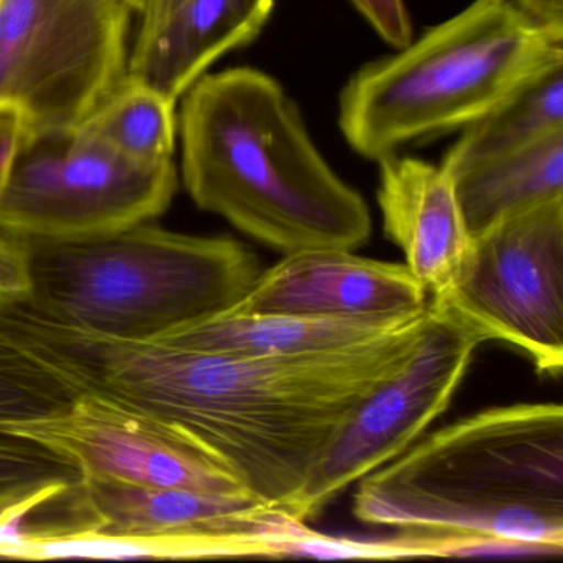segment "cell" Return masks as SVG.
<instances>
[{"mask_svg": "<svg viewBox=\"0 0 563 563\" xmlns=\"http://www.w3.org/2000/svg\"><path fill=\"white\" fill-rule=\"evenodd\" d=\"M32 295L31 258L25 240L0 232V308L27 302Z\"/></svg>", "mask_w": 563, "mask_h": 563, "instance_id": "obj_19", "label": "cell"}, {"mask_svg": "<svg viewBox=\"0 0 563 563\" xmlns=\"http://www.w3.org/2000/svg\"><path fill=\"white\" fill-rule=\"evenodd\" d=\"M183 98V179L200 209L283 256L368 242L364 197L321 156L275 78L233 68L203 75Z\"/></svg>", "mask_w": 563, "mask_h": 563, "instance_id": "obj_3", "label": "cell"}, {"mask_svg": "<svg viewBox=\"0 0 563 563\" xmlns=\"http://www.w3.org/2000/svg\"><path fill=\"white\" fill-rule=\"evenodd\" d=\"M32 131L34 128L31 121L18 107L0 103V196L8 186L15 159Z\"/></svg>", "mask_w": 563, "mask_h": 563, "instance_id": "obj_21", "label": "cell"}, {"mask_svg": "<svg viewBox=\"0 0 563 563\" xmlns=\"http://www.w3.org/2000/svg\"><path fill=\"white\" fill-rule=\"evenodd\" d=\"M378 164L385 235L401 250L431 305H441L463 278L473 250L453 179L417 157L390 154Z\"/></svg>", "mask_w": 563, "mask_h": 563, "instance_id": "obj_13", "label": "cell"}, {"mask_svg": "<svg viewBox=\"0 0 563 563\" xmlns=\"http://www.w3.org/2000/svg\"><path fill=\"white\" fill-rule=\"evenodd\" d=\"M428 305L427 291L405 263L364 258L349 250H308L262 269L225 312L401 321Z\"/></svg>", "mask_w": 563, "mask_h": 563, "instance_id": "obj_12", "label": "cell"}, {"mask_svg": "<svg viewBox=\"0 0 563 563\" xmlns=\"http://www.w3.org/2000/svg\"><path fill=\"white\" fill-rule=\"evenodd\" d=\"M276 0H146L126 75L177 101L219 58L258 37Z\"/></svg>", "mask_w": 563, "mask_h": 563, "instance_id": "obj_14", "label": "cell"}, {"mask_svg": "<svg viewBox=\"0 0 563 563\" xmlns=\"http://www.w3.org/2000/svg\"><path fill=\"white\" fill-rule=\"evenodd\" d=\"M0 431L48 448L81 479L250 493L230 464L190 431L100 391L78 395L44 417L0 421Z\"/></svg>", "mask_w": 563, "mask_h": 563, "instance_id": "obj_10", "label": "cell"}, {"mask_svg": "<svg viewBox=\"0 0 563 563\" xmlns=\"http://www.w3.org/2000/svg\"><path fill=\"white\" fill-rule=\"evenodd\" d=\"M428 316L351 347L262 357L70 331L95 390L190 431L253 496L288 507L352 411L410 361Z\"/></svg>", "mask_w": 563, "mask_h": 563, "instance_id": "obj_1", "label": "cell"}, {"mask_svg": "<svg viewBox=\"0 0 563 563\" xmlns=\"http://www.w3.org/2000/svg\"><path fill=\"white\" fill-rule=\"evenodd\" d=\"M387 44L404 48L413 41V27L404 0H351Z\"/></svg>", "mask_w": 563, "mask_h": 563, "instance_id": "obj_20", "label": "cell"}, {"mask_svg": "<svg viewBox=\"0 0 563 563\" xmlns=\"http://www.w3.org/2000/svg\"><path fill=\"white\" fill-rule=\"evenodd\" d=\"M527 18L543 32L563 42V0H516Z\"/></svg>", "mask_w": 563, "mask_h": 563, "instance_id": "obj_22", "label": "cell"}, {"mask_svg": "<svg viewBox=\"0 0 563 563\" xmlns=\"http://www.w3.org/2000/svg\"><path fill=\"white\" fill-rule=\"evenodd\" d=\"M483 342L466 322L430 305L417 351L352 411L289 500L292 516L316 519L339 493L417 443L450 407Z\"/></svg>", "mask_w": 563, "mask_h": 563, "instance_id": "obj_9", "label": "cell"}, {"mask_svg": "<svg viewBox=\"0 0 563 563\" xmlns=\"http://www.w3.org/2000/svg\"><path fill=\"white\" fill-rule=\"evenodd\" d=\"M448 174L477 235L503 217L563 197V131Z\"/></svg>", "mask_w": 563, "mask_h": 563, "instance_id": "obj_16", "label": "cell"}, {"mask_svg": "<svg viewBox=\"0 0 563 563\" xmlns=\"http://www.w3.org/2000/svg\"><path fill=\"white\" fill-rule=\"evenodd\" d=\"M123 0H0V103L34 131L74 128L123 80Z\"/></svg>", "mask_w": 563, "mask_h": 563, "instance_id": "obj_7", "label": "cell"}, {"mask_svg": "<svg viewBox=\"0 0 563 563\" xmlns=\"http://www.w3.org/2000/svg\"><path fill=\"white\" fill-rule=\"evenodd\" d=\"M559 131H563V64L547 68L489 113L463 128L441 167L451 173L529 146Z\"/></svg>", "mask_w": 563, "mask_h": 563, "instance_id": "obj_17", "label": "cell"}, {"mask_svg": "<svg viewBox=\"0 0 563 563\" xmlns=\"http://www.w3.org/2000/svg\"><path fill=\"white\" fill-rule=\"evenodd\" d=\"M74 128L133 163H174L176 104L128 75Z\"/></svg>", "mask_w": 563, "mask_h": 563, "instance_id": "obj_18", "label": "cell"}, {"mask_svg": "<svg viewBox=\"0 0 563 563\" xmlns=\"http://www.w3.org/2000/svg\"><path fill=\"white\" fill-rule=\"evenodd\" d=\"M177 190L174 163L143 166L75 128L32 131L0 196V232L65 242L156 219Z\"/></svg>", "mask_w": 563, "mask_h": 563, "instance_id": "obj_6", "label": "cell"}, {"mask_svg": "<svg viewBox=\"0 0 563 563\" xmlns=\"http://www.w3.org/2000/svg\"><path fill=\"white\" fill-rule=\"evenodd\" d=\"M352 512L431 555L563 552V408L479 411L358 481Z\"/></svg>", "mask_w": 563, "mask_h": 563, "instance_id": "obj_2", "label": "cell"}, {"mask_svg": "<svg viewBox=\"0 0 563 563\" xmlns=\"http://www.w3.org/2000/svg\"><path fill=\"white\" fill-rule=\"evenodd\" d=\"M29 302L60 324L120 341H157L235 306L262 273L227 236H194L150 222L65 242L25 240Z\"/></svg>", "mask_w": 563, "mask_h": 563, "instance_id": "obj_4", "label": "cell"}, {"mask_svg": "<svg viewBox=\"0 0 563 563\" xmlns=\"http://www.w3.org/2000/svg\"><path fill=\"white\" fill-rule=\"evenodd\" d=\"M124 4L131 9L133 12H137L140 14L143 11L144 5H146V0H123Z\"/></svg>", "mask_w": 563, "mask_h": 563, "instance_id": "obj_23", "label": "cell"}, {"mask_svg": "<svg viewBox=\"0 0 563 563\" xmlns=\"http://www.w3.org/2000/svg\"><path fill=\"white\" fill-rule=\"evenodd\" d=\"M411 318L401 319V321H374V319L245 316L222 312L213 318L186 325L179 331L170 332L157 341L174 347L190 349V351L245 355V357L305 354V352L335 351V349L351 347V345L372 341L410 321Z\"/></svg>", "mask_w": 563, "mask_h": 563, "instance_id": "obj_15", "label": "cell"}, {"mask_svg": "<svg viewBox=\"0 0 563 563\" xmlns=\"http://www.w3.org/2000/svg\"><path fill=\"white\" fill-rule=\"evenodd\" d=\"M90 530L183 540L196 559L302 555L312 530L282 504L252 493L217 494L81 479Z\"/></svg>", "mask_w": 563, "mask_h": 563, "instance_id": "obj_11", "label": "cell"}, {"mask_svg": "<svg viewBox=\"0 0 563 563\" xmlns=\"http://www.w3.org/2000/svg\"><path fill=\"white\" fill-rule=\"evenodd\" d=\"M398 51L355 71L339 100L349 146L377 163L405 144L463 130L563 64V42L516 0H473Z\"/></svg>", "mask_w": 563, "mask_h": 563, "instance_id": "obj_5", "label": "cell"}, {"mask_svg": "<svg viewBox=\"0 0 563 563\" xmlns=\"http://www.w3.org/2000/svg\"><path fill=\"white\" fill-rule=\"evenodd\" d=\"M431 305V302H430ZM446 309L526 354L537 372L563 368V197L510 213L473 236L470 263Z\"/></svg>", "mask_w": 563, "mask_h": 563, "instance_id": "obj_8", "label": "cell"}]
</instances>
